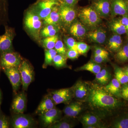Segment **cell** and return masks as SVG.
Returning <instances> with one entry per match:
<instances>
[{
	"label": "cell",
	"instance_id": "1",
	"mask_svg": "<svg viewBox=\"0 0 128 128\" xmlns=\"http://www.w3.org/2000/svg\"><path fill=\"white\" fill-rule=\"evenodd\" d=\"M91 108L99 111L112 112L121 107L122 102L102 86L94 84L90 86L89 95L86 99Z\"/></svg>",
	"mask_w": 128,
	"mask_h": 128
},
{
	"label": "cell",
	"instance_id": "2",
	"mask_svg": "<svg viewBox=\"0 0 128 128\" xmlns=\"http://www.w3.org/2000/svg\"><path fill=\"white\" fill-rule=\"evenodd\" d=\"M39 16L32 9L25 14L24 24L26 29L36 39L39 38L42 22Z\"/></svg>",
	"mask_w": 128,
	"mask_h": 128
},
{
	"label": "cell",
	"instance_id": "3",
	"mask_svg": "<svg viewBox=\"0 0 128 128\" xmlns=\"http://www.w3.org/2000/svg\"><path fill=\"white\" fill-rule=\"evenodd\" d=\"M78 16L81 22L88 27H96L101 21L100 17L92 7L83 8L79 12Z\"/></svg>",
	"mask_w": 128,
	"mask_h": 128
},
{
	"label": "cell",
	"instance_id": "4",
	"mask_svg": "<svg viewBox=\"0 0 128 128\" xmlns=\"http://www.w3.org/2000/svg\"><path fill=\"white\" fill-rule=\"evenodd\" d=\"M59 5L58 0H43L37 2L32 9L43 20L48 16L54 8Z\"/></svg>",
	"mask_w": 128,
	"mask_h": 128
},
{
	"label": "cell",
	"instance_id": "5",
	"mask_svg": "<svg viewBox=\"0 0 128 128\" xmlns=\"http://www.w3.org/2000/svg\"><path fill=\"white\" fill-rule=\"evenodd\" d=\"M24 90H26L29 85L33 81L34 72L32 66L26 60H22L18 66Z\"/></svg>",
	"mask_w": 128,
	"mask_h": 128
},
{
	"label": "cell",
	"instance_id": "6",
	"mask_svg": "<svg viewBox=\"0 0 128 128\" xmlns=\"http://www.w3.org/2000/svg\"><path fill=\"white\" fill-rule=\"evenodd\" d=\"M22 61L20 55L13 51L1 53L0 64L2 69L18 67Z\"/></svg>",
	"mask_w": 128,
	"mask_h": 128
},
{
	"label": "cell",
	"instance_id": "7",
	"mask_svg": "<svg viewBox=\"0 0 128 128\" xmlns=\"http://www.w3.org/2000/svg\"><path fill=\"white\" fill-rule=\"evenodd\" d=\"M59 9L60 21L65 26H70L73 23L76 16L75 9L73 6L62 3L60 5Z\"/></svg>",
	"mask_w": 128,
	"mask_h": 128
},
{
	"label": "cell",
	"instance_id": "8",
	"mask_svg": "<svg viewBox=\"0 0 128 128\" xmlns=\"http://www.w3.org/2000/svg\"><path fill=\"white\" fill-rule=\"evenodd\" d=\"M50 94L56 105L61 103H70L74 98L72 88L54 91Z\"/></svg>",
	"mask_w": 128,
	"mask_h": 128
},
{
	"label": "cell",
	"instance_id": "9",
	"mask_svg": "<svg viewBox=\"0 0 128 128\" xmlns=\"http://www.w3.org/2000/svg\"><path fill=\"white\" fill-rule=\"evenodd\" d=\"M14 38L13 30L10 28L6 27L4 33L0 36L1 53L12 51V41Z\"/></svg>",
	"mask_w": 128,
	"mask_h": 128
},
{
	"label": "cell",
	"instance_id": "10",
	"mask_svg": "<svg viewBox=\"0 0 128 128\" xmlns=\"http://www.w3.org/2000/svg\"><path fill=\"white\" fill-rule=\"evenodd\" d=\"M9 79L13 91L16 93L22 84V80L18 67L2 69Z\"/></svg>",
	"mask_w": 128,
	"mask_h": 128
},
{
	"label": "cell",
	"instance_id": "11",
	"mask_svg": "<svg viewBox=\"0 0 128 128\" xmlns=\"http://www.w3.org/2000/svg\"><path fill=\"white\" fill-rule=\"evenodd\" d=\"M34 124L35 121L32 118L23 114H16L12 122V127L14 128H32Z\"/></svg>",
	"mask_w": 128,
	"mask_h": 128
},
{
	"label": "cell",
	"instance_id": "12",
	"mask_svg": "<svg viewBox=\"0 0 128 128\" xmlns=\"http://www.w3.org/2000/svg\"><path fill=\"white\" fill-rule=\"evenodd\" d=\"M61 114L60 110L54 108L40 115V120L44 126L48 128L59 121Z\"/></svg>",
	"mask_w": 128,
	"mask_h": 128
},
{
	"label": "cell",
	"instance_id": "13",
	"mask_svg": "<svg viewBox=\"0 0 128 128\" xmlns=\"http://www.w3.org/2000/svg\"><path fill=\"white\" fill-rule=\"evenodd\" d=\"M72 88L74 97L80 100H86L90 90V86L88 84L78 81Z\"/></svg>",
	"mask_w": 128,
	"mask_h": 128
},
{
	"label": "cell",
	"instance_id": "14",
	"mask_svg": "<svg viewBox=\"0 0 128 128\" xmlns=\"http://www.w3.org/2000/svg\"><path fill=\"white\" fill-rule=\"evenodd\" d=\"M111 13L113 16L128 14L126 0H112L110 2Z\"/></svg>",
	"mask_w": 128,
	"mask_h": 128
},
{
	"label": "cell",
	"instance_id": "15",
	"mask_svg": "<svg viewBox=\"0 0 128 128\" xmlns=\"http://www.w3.org/2000/svg\"><path fill=\"white\" fill-rule=\"evenodd\" d=\"M26 97L24 92H22L15 97L12 104V108L16 114H23L25 111Z\"/></svg>",
	"mask_w": 128,
	"mask_h": 128
},
{
	"label": "cell",
	"instance_id": "16",
	"mask_svg": "<svg viewBox=\"0 0 128 128\" xmlns=\"http://www.w3.org/2000/svg\"><path fill=\"white\" fill-rule=\"evenodd\" d=\"M92 7L100 17H107L111 13L109 0H98L94 2Z\"/></svg>",
	"mask_w": 128,
	"mask_h": 128
},
{
	"label": "cell",
	"instance_id": "17",
	"mask_svg": "<svg viewBox=\"0 0 128 128\" xmlns=\"http://www.w3.org/2000/svg\"><path fill=\"white\" fill-rule=\"evenodd\" d=\"M80 121L85 128H100V118L94 114L87 113L83 114Z\"/></svg>",
	"mask_w": 128,
	"mask_h": 128
},
{
	"label": "cell",
	"instance_id": "18",
	"mask_svg": "<svg viewBox=\"0 0 128 128\" xmlns=\"http://www.w3.org/2000/svg\"><path fill=\"white\" fill-rule=\"evenodd\" d=\"M56 104L53 100L50 94L46 95L43 98L35 112V113L40 116L49 110L55 108Z\"/></svg>",
	"mask_w": 128,
	"mask_h": 128
},
{
	"label": "cell",
	"instance_id": "19",
	"mask_svg": "<svg viewBox=\"0 0 128 128\" xmlns=\"http://www.w3.org/2000/svg\"><path fill=\"white\" fill-rule=\"evenodd\" d=\"M88 38L91 42L99 44L105 42L106 39V32L102 28H97L87 34Z\"/></svg>",
	"mask_w": 128,
	"mask_h": 128
},
{
	"label": "cell",
	"instance_id": "20",
	"mask_svg": "<svg viewBox=\"0 0 128 128\" xmlns=\"http://www.w3.org/2000/svg\"><path fill=\"white\" fill-rule=\"evenodd\" d=\"M83 109L82 104L79 102L69 103L64 109V112L67 116L74 118L77 116Z\"/></svg>",
	"mask_w": 128,
	"mask_h": 128
},
{
	"label": "cell",
	"instance_id": "21",
	"mask_svg": "<svg viewBox=\"0 0 128 128\" xmlns=\"http://www.w3.org/2000/svg\"><path fill=\"white\" fill-rule=\"evenodd\" d=\"M70 31L74 36L80 38H82L86 34L87 29L82 22L76 21L72 24L70 27Z\"/></svg>",
	"mask_w": 128,
	"mask_h": 128
},
{
	"label": "cell",
	"instance_id": "22",
	"mask_svg": "<svg viewBox=\"0 0 128 128\" xmlns=\"http://www.w3.org/2000/svg\"><path fill=\"white\" fill-rule=\"evenodd\" d=\"M58 6L54 8L48 16L43 19V23L44 25H58L60 21L59 9Z\"/></svg>",
	"mask_w": 128,
	"mask_h": 128
},
{
	"label": "cell",
	"instance_id": "23",
	"mask_svg": "<svg viewBox=\"0 0 128 128\" xmlns=\"http://www.w3.org/2000/svg\"><path fill=\"white\" fill-rule=\"evenodd\" d=\"M105 89L110 94L118 98L121 96V84L116 79L114 78L106 86Z\"/></svg>",
	"mask_w": 128,
	"mask_h": 128
},
{
	"label": "cell",
	"instance_id": "24",
	"mask_svg": "<svg viewBox=\"0 0 128 128\" xmlns=\"http://www.w3.org/2000/svg\"><path fill=\"white\" fill-rule=\"evenodd\" d=\"M122 40L120 35L114 34L108 40V46L110 50L117 52L122 47Z\"/></svg>",
	"mask_w": 128,
	"mask_h": 128
},
{
	"label": "cell",
	"instance_id": "25",
	"mask_svg": "<svg viewBox=\"0 0 128 128\" xmlns=\"http://www.w3.org/2000/svg\"><path fill=\"white\" fill-rule=\"evenodd\" d=\"M110 29L114 34H121L126 33V28L120 19H114L110 24Z\"/></svg>",
	"mask_w": 128,
	"mask_h": 128
},
{
	"label": "cell",
	"instance_id": "26",
	"mask_svg": "<svg viewBox=\"0 0 128 128\" xmlns=\"http://www.w3.org/2000/svg\"><path fill=\"white\" fill-rule=\"evenodd\" d=\"M96 79L101 84H107L110 81L111 75L110 73L106 69L101 70L100 71L96 74Z\"/></svg>",
	"mask_w": 128,
	"mask_h": 128
},
{
	"label": "cell",
	"instance_id": "27",
	"mask_svg": "<svg viewBox=\"0 0 128 128\" xmlns=\"http://www.w3.org/2000/svg\"><path fill=\"white\" fill-rule=\"evenodd\" d=\"M102 70L101 66L94 61H89L86 64L80 67L79 70H86L96 74Z\"/></svg>",
	"mask_w": 128,
	"mask_h": 128
},
{
	"label": "cell",
	"instance_id": "28",
	"mask_svg": "<svg viewBox=\"0 0 128 128\" xmlns=\"http://www.w3.org/2000/svg\"><path fill=\"white\" fill-rule=\"evenodd\" d=\"M59 28L58 25H48L41 30L40 34L42 36L46 37L52 36L56 35Z\"/></svg>",
	"mask_w": 128,
	"mask_h": 128
},
{
	"label": "cell",
	"instance_id": "29",
	"mask_svg": "<svg viewBox=\"0 0 128 128\" xmlns=\"http://www.w3.org/2000/svg\"><path fill=\"white\" fill-rule=\"evenodd\" d=\"M115 78L121 85L128 83V76L124 73L122 68L116 66L114 69Z\"/></svg>",
	"mask_w": 128,
	"mask_h": 128
},
{
	"label": "cell",
	"instance_id": "30",
	"mask_svg": "<svg viewBox=\"0 0 128 128\" xmlns=\"http://www.w3.org/2000/svg\"><path fill=\"white\" fill-rule=\"evenodd\" d=\"M45 58L43 67L46 68L48 66L51 64L52 63L53 60L57 54V51L54 48L52 49H45Z\"/></svg>",
	"mask_w": 128,
	"mask_h": 128
},
{
	"label": "cell",
	"instance_id": "31",
	"mask_svg": "<svg viewBox=\"0 0 128 128\" xmlns=\"http://www.w3.org/2000/svg\"><path fill=\"white\" fill-rule=\"evenodd\" d=\"M116 52L115 57L118 61L124 62L128 61V47L127 44L121 47Z\"/></svg>",
	"mask_w": 128,
	"mask_h": 128
},
{
	"label": "cell",
	"instance_id": "32",
	"mask_svg": "<svg viewBox=\"0 0 128 128\" xmlns=\"http://www.w3.org/2000/svg\"><path fill=\"white\" fill-rule=\"evenodd\" d=\"M58 40V37L57 34L52 36L46 37L43 40V45L46 49L54 48L56 43Z\"/></svg>",
	"mask_w": 128,
	"mask_h": 128
},
{
	"label": "cell",
	"instance_id": "33",
	"mask_svg": "<svg viewBox=\"0 0 128 128\" xmlns=\"http://www.w3.org/2000/svg\"><path fill=\"white\" fill-rule=\"evenodd\" d=\"M114 128H128V114L124 115L115 120L112 124Z\"/></svg>",
	"mask_w": 128,
	"mask_h": 128
},
{
	"label": "cell",
	"instance_id": "34",
	"mask_svg": "<svg viewBox=\"0 0 128 128\" xmlns=\"http://www.w3.org/2000/svg\"><path fill=\"white\" fill-rule=\"evenodd\" d=\"M66 56L62 54H57L54 58L53 62L57 67L60 68L65 65L66 63Z\"/></svg>",
	"mask_w": 128,
	"mask_h": 128
},
{
	"label": "cell",
	"instance_id": "35",
	"mask_svg": "<svg viewBox=\"0 0 128 128\" xmlns=\"http://www.w3.org/2000/svg\"><path fill=\"white\" fill-rule=\"evenodd\" d=\"M74 127L73 124L66 121H58L53 124L48 128H71Z\"/></svg>",
	"mask_w": 128,
	"mask_h": 128
},
{
	"label": "cell",
	"instance_id": "36",
	"mask_svg": "<svg viewBox=\"0 0 128 128\" xmlns=\"http://www.w3.org/2000/svg\"><path fill=\"white\" fill-rule=\"evenodd\" d=\"M90 46L83 42H77V50L80 54L84 55L89 51Z\"/></svg>",
	"mask_w": 128,
	"mask_h": 128
},
{
	"label": "cell",
	"instance_id": "37",
	"mask_svg": "<svg viewBox=\"0 0 128 128\" xmlns=\"http://www.w3.org/2000/svg\"><path fill=\"white\" fill-rule=\"evenodd\" d=\"M54 49L59 54L66 56V50L64 45L61 40H58L56 43Z\"/></svg>",
	"mask_w": 128,
	"mask_h": 128
},
{
	"label": "cell",
	"instance_id": "38",
	"mask_svg": "<svg viewBox=\"0 0 128 128\" xmlns=\"http://www.w3.org/2000/svg\"><path fill=\"white\" fill-rule=\"evenodd\" d=\"M65 42L68 50H77V42L73 38L68 37L65 40Z\"/></svg>",
	"mask_w": 128,
	"mask_h": 128
},
{
	"label": "cell",
	"instance_id": "39",
	"mask_svg": "<svg viewBox=\"0 0 128 128\" xmlns=\"http://www.w3.org/2000/svg\"><path fill=\"white\" fill-rule=\"evenodd\" d=\"M79 54L78 50H68L66 51V56L67 58L70 59L74 60L79 57Z\"/></svg>",
	"mask_w": 128,
	"mask_h": 128
},
{
	"label": "cell",
	"instance_id": "40",
	"mask_svg": "<svg viewBox=\"0 0 128 128\" xmlns=\"http://www.w3.org/2000/svg\"><path fill=\"white\" fill-rule=\"evenodd\" d=\"M108 56H105L97 55L94 54L93 55V59L94 62L97 64H101L106 60L108 59Z\"/></svg>",
	"mask_w": 128,
	"mask_h": 128
},
{
	"label": "cell",
	"instance_id": "41",
	"mask_svg": "<svg viewBox=\"0 0 128 128\" xmlns=\"http://www.w3.org/2000/svg\"><path fill=\"white\" fill-rule=\"evenodd\" d=\"M121 96L122 98L128 101V83L123 85L121 87Z\"/></svg>",
	"mask_w": 128,
	"mask_h": 128
},
{
	"label": "cell",
	"instance_id": "42",
	"mask_svg": "<svg viewBox=\"0 0 128 128\" xmlns=\"http://www.w3.org/2000/svg\"><path fill=\"white\" fill-rule=\"evenodd\" d=\"M9 122L7 118L4 116H0V128H8Z\"/></svg>",
	"mask_w": 128,
	"mask_h": 128
},
{
	"label": "cell",
	"instance_id": "43",
	"mask_svg": "<svg viewBox=\"0 0 128 128\" xmlns=\"http://www.w3.org/2000/svg\"><path fill=\"white\" fill-rule=\"evenodd\" d=\"M94 54L97 55L108 56V53L106 50L100 47H96L94 49Z\"/></svg>",
	"mask_w": 128,
	"mask_h": 128
},
{
	"label": "cell",
	"instance_id": "44",
	"mask_svg": "<svg viewBox=\"0 0 128 128\" xmlns=\"http://www.w3.org/2000/svg\"><path fill=\"white\" fill-rule=\"evenodd\" d=\"M119 19L126 28V34L128 37V14L122 16Z\"/></svg>",
	"mask_w": 128,
	"mask_h": 128
},
{
	"label": "cell",
	"instance_id": "45",
	"mask_svg": "<svg viewBox=\"0 0 128 128\" xmlns=\"http://www.w3.org/2000/svg\"><path fill=\"white\" fill-rule=\"evenodd\" d=\"M78 0H61L62 3L73 6Z\"/></svg>",
	"mask_w": 128,
	"mask_h": 128
},
{
	"label": "cell",
	"instance_id": "46",
	"mask_svg": "<svg viewBox=\"0 0 128 128\" xmlns=\"http://www.w3.org/2000/svg\"><path fill=\"white\" fill-rule=\"evenodd\" d=\"M123 70L126 74L128 76V66H125L124 68H122Z\"/></svg>",
	"mask_w": 128,
	"mask_h": 128
},
{
	"label": "cell",
	"instance_id": "47",
	"mask_svg": "<svg viewBox=\"0 0 128 128\" xmlns=\"http://www.w3.org/2000/svg\"><path fill=\"white\" fill-rule=\"evenodd\" d=\"M1 95L0 92V106L1 104Z\"/></svg>",
	"mask_w": 128,
	"mask_h": 128
},
{
	"label": "cell",
	"instance_id": "48",
	"mask_svg": "<svg viewBox=\"0 0 128 128\" xmlns=\"http://www.w3.org/2000/svg\"><path fill=\"white\" fill-rule=\"evenodd\" d=\"M126 5L128 9V0H126Z\"/></svg>",
	"mask_w": 128,
	"mask_h": 128
},
{
	"label": "cell",
	"instance_id": "49",
	"mask_svg": "<svg viewBox=\"0 0 128 128\" xmlns=\"http://www.w3.org/2000/svg\"><path fill=\"white\" fill-rule=\"evenodd\" d=\"M2 68L0 64V71L1 69Z\"/></svg>",
	"mask_w": 128,
	"mask_h": 128
},
{
	"label": "cell",
	"instance_id": "50",
	"mask_svg": "<svg viewBox=\"0 0 128 128\" xmlns=\"http://www.w3.org/2000/svg\"><path fill=\"white\" fill-rule=\"evenodd\" d=\"M127 46H128V42H127Z\"/></svg>",
	"mask_w": 128,
	"mask_h": 128
}]
</instances>
